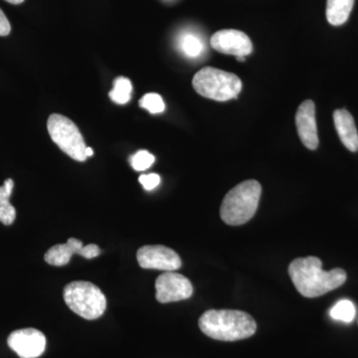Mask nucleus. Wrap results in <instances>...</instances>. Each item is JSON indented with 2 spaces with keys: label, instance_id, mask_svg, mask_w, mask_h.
Wrapping results in <instances>:
<instances>
[{
  "label": "nucleus",
  "instance_id": "obj_1",
  "mask_svg": "<svg viewBox=\"0 0 358 358\" xmlns=\"http://www.w3.org/2000/svg\"><path fill=\"white\" fill-rule=\"evenodd\" d=\"M289 275L299 293L306 298H317L338 289L346 281L343 268L324 271L317 257L298 258L289 264Z\"/></svg>",
  "mask_w": 358,
  "mask_h": 358
},
{
  "label": "nucleus",
  "instance_id": "obj_2",
  "mask_svg": "<svg viewBox=\"0 0 358 358\" xmlns=\"http://www.w3.org/2000/svg\"><path fill=\"white\" fill-rule=\"evenodd\" d=\"M199 327L216 341H236L253 336L257 324L249 313L241 310H210L200 317Z\"/></svg>",
  "mask_w": 358,
  "mask_h": 358
},
{
  "label": "nucleus",
  "instance_id": "obj_3",
  "mask_svg": "<svg viewBox=\"0 0 358 358\" xmlns=\"http://www.w3.org/2000/svg\"><path fill=\"white\" fill-rule=\"evenodd\" d=\"M262 187L257 180H246L235 186L224 197L221 219L231 226L243 225L255 215Z\"/></svg>",
  "mask_w": 358,
  "mask_h": 358
},
{
  "label": "nucleus",
  "instance_id": "obj_4",
  "mask_svg": "<svg viewBox=\"0 0 358 358\" xmlns=\"http://www.w3.org/2000/svg\"><path fill=\"white\" fill-rule=\"evenodd\" d=\"M192 85L200 96L218 102L237 99L242 90L241 80L236 75L212 67L199 71Z\"/></svg>",
  "mask_w": 358,
  "mask_h": 358
},
{
  "label": "nucleus",
  "instance_id": "obj_5",
  "mask_svg": "<svg viewBox=\"0 0 358 358\" xmlns=\"http://www.w3.org/2000/svg\"><path fill=\"white\" fill-rule=\"evenodd\" d=\"M66 305L85 320L99 319L105 313L107 300L96 285L90 282H70L64 289Z\"/></svg>",
  "mask_w": 358,
  "mask_h": 358
},
{
  "label": "nucleus",
  "instance_id": "obj_6",
  "mask_svg": "<svg viewBox=\"0 0 358 358\" xmlns=\"http://www.w3.org/2000/svg\"><path fill=\"white\" fill-rule=\"evenodd\" d=\"M47 128L52 141L71 159L81 162L87 159V147L83 136L70 119L62 115H51Z\"/></svg>",
  "mask_w": 358,
  "mask_h": 358
},
{
  "label": "nucleus",
  "instance_id": "obj_7",
  "mask_svg": "<svg viewBox=\"0 0 358 358\" xmlns=\"http://www.w3.org/2000/svg\"><path fill=\"white\" fill-rule=\"evenodd\" d=\"M138 265L143 268L173 272L181 267L180 257L173 249L162 245H148L136 253Z\"/></svg>",
  "mask_w": 358,
  "mask_h": 358
},
{
  "label": "nucleus",
  "instance_id": "obj_8",
  "mask_svg": "<svg viewBox=\"0 0 358 358\" xmlns=\"http://www.w3.org/2000/svg\"><path fill=\"white\" fill-rule=\"evenodd\" d=\"M155 298L162 303L187 300L192 296V282L185 275L174 272H166L155 282Z\"/></svg>",
  "mask_w": 358,
  "mask_h": 358
},
{
  "label": "nucleus",
  "instance_id": "obj_9",
  "mask_svg": "<svg viewBox=\"0 0 358 358\" xmlns=\"http://www.w3.org/2000/svg\"><path fill=\"white\" fill-rule=\"evenodd\" d=\"M7 343L21 358H37L45 352L46 338L38 329H18L9 336Z\"/></svg>",
  "mask_w": 358,
  "mask_h": 358
},
{
  "label": "nucleus",
  "instance_id": "obj_10",
  "mask_svg": "<svg viewBox=\"0 0 358 358\" xmlns=\"http://www.w3.org/2000/svg\"><path fill=\"white\" fill-rule=\"evenodd\" d=\"M210 44L214 50L235 57H246L253 51V44L248 35L235 29L219 30L211 37Z\"/></svg>",
  "mask_w": 358,
  "mask_h": 358
},
{
  "label": "nucleus",
  "instance_id": "obj_11",
  "mask_svg": "<svg viewBox=\"0 0 358 358\" xmlns=\"http://www.w3.org/2000/svg\"><path fill=\"white\" fill-rule=\"evenodd\" d=\"M296 124L301 143L308 150H317L319 136L315 121V106L313 101L307 100L301 103L296 110Z\"/></svg>",
  "mask_w": 358,
  "mask_h": 358
},
{
  "label": "nucleus",
  "instance_id": "obj_12",
  "mask_svg": "<svg viewBox=\"0 0 358 358\" xmlns=\"http://www.w3.org/2000/svg\"><path fill=\"white\" fill-rule=\"evenodd\" d=\"M334 121L341 143L350 152H357L358 131L352 114L346 110H336Z\"/></svg>",
  "mask_w": 358,
  "mask_h": 358
},
{
  "label": "nucleus",
  "instance_id": "obj_13",
  "mask_svg": "<svg viewBox=\"0 0 358 358\" xmlns=\"http://www.w3.org/2000/svg\"><path fill=\"white\" fill-rule=\"evenodd\" d=\"M84 245L80 240L70 238L65 244L51 247L45 254L44 259L49 265L62 267L70 262L74 254L81 256Z\"/></svg>",
  "mask_w": 358,
  "mask_h": 358
},
{
  "label": "nucleus",
  "instance_id": "obj_14",
  "mask_svg": "<svg viewBox=\"0 0 358 358\" xmlns=\"http://www.w3.org/2000/svg\"><path fill=\"white\" fill-rule=\"evenodd\" d=\"M355 0H327V20L329 24H345L352 13Z\"/></svg>",
  "mask_w": 358,
  "mask_h": 358
},
{
  "label": "nucleus",
  "instance_id": "obj_15",
  "mask_svg": "<svg viewBox=\"0 0 358 358\" xmlns=\"http://www.w3.org/2000/svg\"><path fill=\"white\" fill-rule=\"evenodd\" d=\"M14 181L6 179L3 185L0 186V222L4 225H11L16 218V210L9 201L13 194Z\"/></svg>",
  "mask_w": 358,
  "mask_h": 358
},
{
  "label": "nucleus",
  "instance_id": "obj_16",
  "mask_svg": "<svg viewBox=\"0 0 358 358\" xmlns=\"http://www.w3.org/2000/svg\"><path fill=\"white\" fill-rule=\"evenodd\" d=\"M178 48L185 57L197 58L203 53L205 45L196 33L185 31L178 36Z\"/></svg>",
  "mask_w": 358,
  "mask_h": 358
},
{
  "label": "nucleus",
  "instance_id": "obj_17",
  "mask_svg": "<svg viewBox=\"0 0 358 358\" xmlns=\"http://www.w3.org/2000/svg\"><path fill=\"white\" fill-rule=\"evenodd\" d=\"M133 85L128 78L119 77L114 81V88L110 92V100L119 105L129 103L131 98Z\"/></svg>",
  "mask_w": 358,
  "mask_h": 358
},
{
  "label": "nucleus",
  "instance_id": "obj_18",
  "mask_svg": "<svg viewBox=\"0 0 358 358\" xmlns=\"http://www.w3.org/2000/svg\"><path fill=\"white\" fill-rule=\"evenodd\" d=\"M355 305L348 300H341L338 301L336 305L331 308L329 315L334 320H341L343 322H352L355 317Z\"/></svg>",
  "mask_w": 358,
  "mask_h": 358
},
{
  "label": "nucleus",
  "instance_id": "obj_19",
  "mask_svg": "<svg viewBox=\"0 0 358 358\" xmlns=\"http://www.w3.org/2000/svg\"><path fill=\"white\" fill-rule=\"evenodd\" d=\"M140 107L148 110L150 114H159L166 109L164 100L159 94H145L140 101Z\"/></svg>",
  "mask_w": 358,
  "mask_h": 358
},
{
  "label": "nucleus",
  "instance_id": "obj_20",
  "mask_svg": "<svg viewBox=\"0 0 358 358\" xmlns=\"http://www.w3.org/2000/svg\"><path fill=\"white\" fill-rule=\"evenodd\" d=\"M155 157L147 150H138L136 154L129 157V164L136 171H147L154 164Z\"/></svg>",
  "mask_w": 358,
  "mask_h": 358
},
{
  "label": "nucleus",
  "instance_id": "obj_21",
  "mask_svg": "<svg viewBox=\"0 0 358 358\" xmlns=\"http://www.w3.org/2000/svg\"><path fill=\"white\" fill-rule=\"evenodd\" d=\"M138 180H140L141 185L145 190L150 192V190L155 189V187L159 186L160 176L157 173L143 174L140 176Z\"/></svg>",
  "mask_w": 358,
  "mask_h": 358
},
{
  "label": "nucleus",
  "instance_id": "obj_22",
  "mask_svg": "<svg viewBox=\"0 0 358 358\" xmlns=\"http://www.w3.org/2000/svg\"><path fill=\"white\" fill-rule=\"evenodd\" d=\"M101 249L95 244H89L84 246L83 251H82L81 256L86 259L96 258L100 255Z\"/></svg>",
  "mask_w": 358,
  "mask_h": 358
},
{
  "label": "nucleus",
  "instance_id": "obj_23",
  "mask_svg": "<svg viewBox=\"0 0 358 358\" xmlns=\"http://www.w3.org/2000/svg\"><path fill=\"white\" fill-rule=\"evenodd\" d=\"M11 31L10 23L6 14L0 9V36H7Z\"/></svg>",
  "mask_w": 358,
  "mask_h": 358
},
{
  "label": "nucleus",
  "instance_id": "obj_24",
  "mask_svg": "<svg viewBox=\"0 0 358 358\" xmlns=\"http://www.w3.org/2000/svg\"><path fill=\"white\" fill-rule=\"evenodd\" d=\"M94 155V150H92V148H86V155L87 157H92V155Z\"/></svg>",
  "mask_w": 358,
  "mask_h": 358
},
{
  "label": "nucleus",
  "instance_id": "obj_25",
  "mask_svg": "<svg viewBox=\"0 0 358 358\" xmlns=\"http://www.w3.org/2000/svg\"><path fill=\"white\" fill-rule=\"evenodd\" d=\"M6 1L11 4H20L22 3L24 0H6Z\"/></svg>",
  "mask_w": 358,
  "mask_h": 358
},
{
  "label": "nucleus",
  "instance_id": "obj_26",
  "mask_svg": "<svg viewBox=\"0 0 358 358\" xmlns=\"http://www.w3.org/2000/svg\"><path fill=\"white\" fill-rule=\"evenodd\" d=\"M245 58L246 57H244V56H238V57H236L237 60L240 61V62H244Z\"/></svg>",
  "mask_w": 358,
  "mask_h": 358
}]
</instances>
